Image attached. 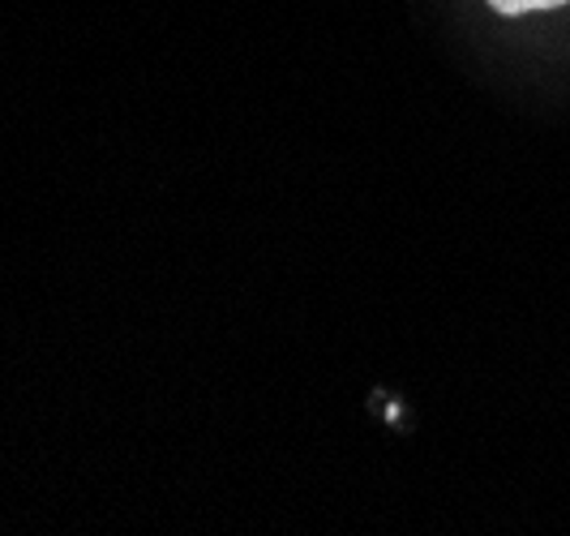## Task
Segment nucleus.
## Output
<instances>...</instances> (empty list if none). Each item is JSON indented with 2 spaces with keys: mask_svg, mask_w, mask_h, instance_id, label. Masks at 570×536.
I'll use <instances>...</instances> for the list:
<instances>
[{
  "mask_svg": "<svg viewBox=\"0 0 570 536\" xmlns=\"http://www.w3.org/2000/svg\"><path fill=\"white\" fill-rule=\"evenodd\" d=\"M498 13L507 18H519V13H544V9H558V4H570V0H489Z\"/></svg>",
  "mask_w": 570,
  "mask_h": 536,
  "instance_id": "f257e3e1",
  "label": "nucleus"
}]
</instances>
